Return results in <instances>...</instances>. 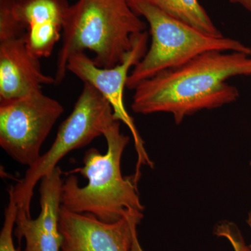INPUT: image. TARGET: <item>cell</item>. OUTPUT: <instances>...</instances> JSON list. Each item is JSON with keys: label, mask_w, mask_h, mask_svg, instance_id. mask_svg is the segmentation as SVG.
<instances>
[{"label": "cell", "mask_w": 251, "mask_h": 251, "mask_svg": "<svg viewBox=\"0 0 251 251\" xmlns=\"http://www.w3.org/2000/svg\"><path fill=\"white\" fill-rule=\"evenodd\" d=\"M143 217V213L130 212L108 224L90 214L72 212L62 205L59 217L61 251H143L137 233Z\"/></svg>", "instance_id": "obj_8"}, {"label": "cell", "mask_w": 251, "mask_h": 251, "mask_svg": "<svg viewBox=\"0 0 251 251\" xmlns=\"http://www.w3.org/2000/svg\"><path fill=\"white\" fill-rule=\"evenodd\" d=\"M64 111L62 104L42 91L23 98L0 100V146L17 163L32 166Z\"/></svg>", "instance_id": "obj_6"}, {"label": "cell", "mask_w": 251, "mask_h": 251, "mask_svg": "<svg viewBox=\"0 0 251 251\" xmlns=\"http://www.w3.org/2000/svg\"><path fill=\"white\" fill-rule=\"evenodd\" d=\"M232 4H239L251 13V0H229Z\"/></svg>", "instance_id": "obj_16"}, {"label": "cell", "mask_w": 251, "mask_h": 251, "mask_svg": "<svg viewBox=\"0 0 251 251\" xmlns=\"http://www.w3.org/2000/svg\"><path fill=\"white\" fill-rule=\"evenodd\" d=\"M146 28L128 0H77L69 6L64 20L55 85L65 78L72 54L89 50L95 54L93 62L97 67H115L131 50L135 34Z\"/></svg>", "instance_id": "obj_3"}, {"label": "cell", "mask_w": 251, "mask_h": 251, "mask_svg": "<svg viewBox=\"0 0 251 251\" xmlns=\"http://www.w3.org/2000/svg\"><path fill=\"white\" fill-rule=\"evenodd\" d=\"M9 204L5 209L4 223L0 232V251H21L20 248L16 249L14 247V232L18 206L11 187L9 188Z\"/></svg>", "instance_id": "obj_14"}, {"label": "cell", "mask_w": 251, "mask_h": 251, "mask_svg": "<svg viewBox=\"0 0 251 251\" xmlns=\"http://www.w3.org/2000/svg\"><path fill=\"white\" fill-rule=\"evenodd\" d=\"M128 2L135 14L146 20L151 36L150 49L128 75V90H134L142 81L184 65L205 52H240L251 55V48L240 41L206 34L166 14L150 0Z\"/></svg>", "instance_id": "obj_4"}, {"label": "cell", "mask_w": 251, "mask_h": 251, "mask_svg": "<svg viewBox=\"0 0 251 251\" xmlns=\"http://www.w3.org/2000/svg\"><path fill=\"white\" fill-rule=\"evenodd\" d=\"M163 12L206 34L224 36L198 0H150Z\"/></svg>", "instance_id": "obj_12"}, {"label": "cell", "mask_w": 251, "mask_h": 251, "mask_svg": "<svg viewBox=\"0 0 251 251\" xmlns=\"http://www.w3.org/2000/svg\"><path fill=\"white\" fill-rule=\"evenodd\" d=\"M69 6L67 0H16L15 14L25 29L26 44L38 58L52 54Z\"/></svg>", "instance_id": "obj_10"}, {"label": "cell", "mask_w": 251, "mask_h": 251, "mask_svg": "<svg viewBox=\"0 0 251 251\" xmlns=\"http://www.w3.org/2000/svg\"><path fill=\"white\" fill-rule=\"evenodd\" d=\"M39 193L40 214L33 219L23 208H18L14 236L19 244L25 239V251H61L62 237L59 230V217L62 193L52 186L41 188Z\"/></svg>", "instance_id": "obj_11"}, {"label": "cell", "mask_w": 251, "mask_h": 251, "mask_svg": "<svg viewBox=\"0 0 251 251\" xmlns=\"http://www.w3.org/2000/svg\"></svg>", "instance_id": "obj_18"}, {"label": "cell", "mask_w": 251, "mask_h": 251, "mask_svg": "<svg viewBox=\"0 0 251 251\" xmlns=\"http://www.w3.org/2000/svg\"><path fill=\"white\" fill-rule=\"evenodd\" d=\"M239 75H251V54L205 52L184 65L142 81L135 88L131 108L142 115L171 113L179 124L196 112L237 100L239 90L227 80Z\"/></svg>", "instance_id": "obj_1"}, {"label": "cell", "mask_w": 251, "mask_h": 251, "mask_svg": "<svg viewBox=\"0 0 251 251\" xmlns=\"http://www.w3.org/2000/svg\"><path fill=\"white\" fill-rule=\"evenodd\" d=\"M25 37L0 41V100L23 98L41 92V86L55 85L54 77L41 70L38 57Z\"/></svg>", "instance_id": "obj_9"}, {"label": "cell", "mask_w": 251, "mask_h": 251, "mask_svg": "<svg viewBox=\"0 0 251 251\" xmlns=\"http://www.w3.org/2000/svg\"><path fill=\"white\" fill-rule=\"evenodd\" d=\"M247 224L249 225V227H250L251 230V212L249 213V217H248L247 219ZM250 248L251 249V244L250 246Z\"/></svg>", "instance_id": "obj_17"}, {"label": "cell", "mask_w": 251, "mask_h": 251, "mask_svg": "<svg viewBox=\"0 0 251 251\" xmlns=\"http://www.w3.org/2000/svg\"><path fill=\"white\" fill-rule=\"evenodd\" d=\"M107 142L106 153L90 148L83 158L84 166L78 168L88 180L80 187L76 176L71 175L64 180L62 205L77 214H90L103 222L115 223L130 212L143 213L135 175L123 176L122 154L129 143V137L122 133L120 122L115 120L103 133Z\"/></svg>", "instance_id": "obj_2"}, {"label": "cell", "mask_w": 251, "mask_h": 251, "mask_svg": "<svg viewBox=\"0 0 251 251\" xmlns=\"http://www.w3.org/2000/svg\"><path fill=\"white\" fill-rule=\"evenodd\" d=\"M215 234L219 237L226 238L232 244L234 251H251L250 247L246 245L240 232L233 224L226 222L218 225Z\"/></svg>", "instance_id": "obj_15"}, {"label": "cell", "mask_w": 251, "mask_h": 251, "mask_svg": "<svg viewBox=\"0 0 251 251\" xmlns=\"http://www.w3.org/2000/svg\"><path fill=\"white\" fill-rule=\"evenodd\" d=\"M113 110L106 99L90 84L83 89L72 113L62 122L52 146L28 168L23 179L11 186L18 208L31 216V199L36 185L57 167L59 162L74 150L85 148L115 121Z\"/></svg>", "instance_id": "obj_5"}, {"label": "cell", "mask_w": 251, "mask_h": 251, "mask_svg": "<svg viewBox=\"0 0 251 251\" xmlns=\"http://www.w3.org/2000/svg\"><path fill=\"white\" fill-rule=\"evenodd\" d=\"M148 39L146 31L135 34L133 48L125 61L109 69L97 67L93 59H90L85 52L72 54L67 62V71L76 75L84 83L90 84L98 90L111 105L115 120L123 122L129 128L138 153L137 175L140 174V165L153 168V164L146 152L143 140L134 121L125 108L124 92L130 75V69L140 62L148 51Z\"/></svg>", "instance_id": "obj_7"}, {"label": "cell", "mask_w": 251, "mask_h": 251, "mask_svg": "<svg viewBox=\"0 0 251 251\" xmlns=\"http://www.w3.org/2000/svg\"><path fill=\"white\" fill-rule=\"evenodd\" d=\"M16 0H0V41L24 37L26 30L15 14Z\"/></svg>", "instance_id": "obj_13"}]
</instances>
